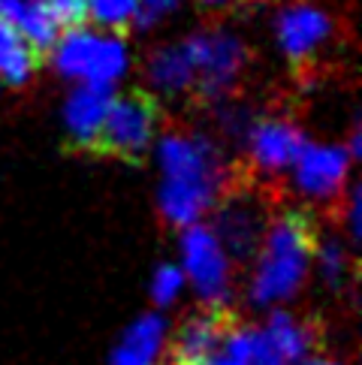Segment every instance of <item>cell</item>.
<instances>
[{"instance_id": "obj_18", "label": "cell", "mask_w": 362, "mask_h": 365, "mask_svg": "<svg viewBox=\"0 0 362 365\" xmlns=\"http://www.w3.org/2000/svg\"><path fill=\"white\" fill-rule=\"evenodd\" d=\"M224 354L229 359H236L239 365H284L281 354L275 347H272V341L266 338V332H257V329H232L227 335L224 341Z\"/></svg>"}, {"instance_id": "obj_7", "label": "cell", "mask_w": 362, "mask_h": 365, "mask_svg": "<svg viewBox=\"0 0 362 365\" xmlns=\"http://www.w3.org/2000/svg\"><path fill=\"white\" fill-rule=\"evenodd\" d=\"M239 326L236 314L224 305H212L202 314L190 317L178 326V332L172 338L170 359L175 365H209L212 356L224 347L227 335Z\"/></svg>"}, {"instance_id": "obj_20", "label": "cell", "mask_w": 362, "mask_h": 365, "mask_svg": "<svg viewBox=\"0 0 362 365\" xmlns=\"http://www.w3.org/2000/svg\"><path fill=\"white\" fill-rule=\"evenodd\" d=\"M46 6L51 12V19H55L61 36L70 31H82L90 21L88 0H46Z\"/></svg>"}, {"instance_id": "obj_22", "label": "cell", "mask_w": 362, "mask_h": 365, "mask_svg": "<svg viewBox=\"0 0 362 365\" xmlns=\"http://www.w3.org/2000/svg\"><path fill=\"white\" fill-rule=\"evenodd\" d=\"M178 6V0H139V9H136V19L133 24L139 28H151L157 19H163L170 9Z\"/></svg>"}, {"instance_id": "obj_8", "label": "cell", "mask_w": 362, "mask_h": 365, "mask_svg": "<svg viewBox=\"0 0 362 365\" xmlns=\"http://www.w3.org/2000/svg\"><path fill=\"white\" fill-rule=\"evenodd\" d=\"M275 34H278L284 55L293 63H302V61H311L317 55V48L329 40L332 19L311 4H296L278 16Z\"/></svg>"}, {"instance_id": "obj_16", "label": "cell", "mask_w": 362, "mask_h": 365, "mask_svg": "<svg viewBox=\"0 0 362 365\" xmlns=\"http://www.w3.org/2000/svg\"><path fill=\"white\" fill-rule=\"evenodd\" d=\"M163 341V320L160 317H145L139 320L130 332L124 335L121 347L115 350L112 365H151L157 356Z\"/></svg>"}, {"instance_id": "obj_3", "label": "cell", "mask_w": 362, "mask_h": 365, "mask_svg": "<svg viewBox=\"0 0 362 365\" xmlns=\"http://www.w3.org/2000/svg\"><path fill=\"white\" fill-rule=\"evenodd\" d=\"M160 124H163L160 100L142 88H130L124 94L112 97L85 154L100 160H121L127 166H142Z\"/></svg>"}, {"instance_id": "obj_9", "label": "cell", "mask_w": 362, "mask_h": 365, "mask_svg": "<svg viewBox=\"0 0 362 365\" xmlns=\"http://www.w3.org/2000/svg\"><path fill=\"white\" fill-rule=\"evenodd\" d=\"M185 266L205 299H217L227 290V254L209 227H193L185 232Z\"/></svg>"}, {"instance_id": "obj_21", "label": "cell", "mask_w": 362, "mask_h": 365, "mask_svg": "<svg viewBox=\"0 0 362 365\" xmlns=\"http://www.w3.org/2000/svg\"><path fill=\"white\" fill-rule=\"evenodd\" d=\"M317 257H320L323 278H326V284L332 287V290H338L341 275H344V254H341V247L335 242H329L326 247H317Z\"/></svg>"}, {"instance_id": "obj_6", "label": "cell", "mask_w": 362, "mask_h": 365, "mask_svg": "<svg viewBox=\"0 0 362 365\" xmlns=\"http://www.w3.org/2000/svg\"><path fill=\"white\" fill-rule=\"evenodd\" d=\"M187 55L197 70V82L193 88L202 97H217L236 82V76L244 63V46L227 31H212V34H197L193 40L185 43Z\"/></svg>"}, {"instance_id": "obj_17", "label": "cell", "mask_w": 362, "mask_h": 365, "mask_svg": "<svg viewBox=\"0 0 362 365\" xmlns=\"http://www.w3.org/2000/svg\"><path fill=\"white\" fill-rule=\"evenodd\" d=\"M12 21L19 24V31L28 36V40L33 43V48L40 51L43 58L61 40V31H58L55 19H51L46 0H21L19 9H16V16H12Z\"/></svg>"}, {"instance_id": "obj_12", "label": "cell", "mask_w": 362, "mask_h": 365, "mask_svg": "<svg viewBox=\"0 0 362 365\" xmlns=\"http://www.w3.org/2000/svg\"><path fill=\"white\" fill-rule=\"evenodd\" d=\"M302 148H305L302 130L287 121H266L254 130V139H251L254 160L260 169H266V173L287 169L290 163H296Z\"/></svg>"}, {"instance_id": "obj_10", "label": "cell", "mask_w": 362, "mask_h": 365, "mask_svg": "<svg viewBox=\"0 0 362 365\" xmlns=\"http://www.w3.org/2000/svg\"><path fill=\"white\" fill-rule=\"evenodd\" d=\"M351 169V154L344 148H302L296 158V181L305 193H311L317 200H329L341 190V181Z\"/></svg>"}, {"instance_id": "obj_1", "label": "cell", "mask_w": 362, "mask_h": 365, "mask_svg": "<svg viewBox=\"0 0 362 365\" xmlns=\"http://www.w3.org/2000/svg\"><path fill=\"white\" fill-rule=\"evenodd\" d=\"M317 220L305 208L284 212L263 236V254L251 281V299L272 305L293 296L317 257Z\"/></svg>"}, {"instance_id": "obj_2", "label": "cell", "mask_w": 362, "mask_h": 365, "mask_svg": "<svg viewBox=\"0 0 362 365\" xmlns=\"http://www.w3.org/2000/svg\"><path fill=\"white\" fill-rule=\"evenodd\" d=\"M160 158L166 169V181L160 190L163 212L175 224H193L221 193L214 151L202 139L166 136Z\"/></svg>"}, {"instance_id": "obj_11", "label": "cell", "mask_w": 362, "mask_h": 365, "mask_svg": "<svg viewBox=\"0 0 362 365\" xmlns=\"http://www.w3.org/2000/svg\"><path fill=\"white\" fill-rule=\"evenodd\" d=\"M112 97H115L112 82H85L82 88L73 91L67 103V133L73 151H88Z\"/></svg>"}, {"instance_id": "obj_24", "label": "cell", "mask_w": 362, "mask_h": 365, "mask_svg": "<svg viewBox=\"0 0 362 365\" xmlns=\"http://www.w3.org/2000/svg\"><path fill=\"white\" fill-rule=\"evenodd\" d=\"M202 6H224V4H229V0H200Z\"/></svg>"}, {"instance_id": "obj_14", "label": "cell", "mask_w": 362, "mask_h": 365, "mask_svg": "<svg viewBox=\"0 0 362 365\" xmlns=\"http://www.w3.org/2000/svg\"><path fill=\"white\" fill-rule=\"evenodd\" d=\"M266 338L281 354L284 362H299L311 354V350L320 347L317 323L314 320H296L290 314H284V311H278V314L269 320Z\"/></svg>"}, {"instance_id": "obj_4", "label": "cell", "mask_w": 362, "mask_h": 365, "mask_svg": "<svg viewBox=\"0 0 362 365\" xmlns=\"http://www.w3.org/2000/svg\"><path fill=\"white\" fill-rule=\"evenodd\" d=\"M51 51L58 70L82 82H115L127 67V48L118 36H97L88 28L63 34Z\"/></svg>"}, {"instance_id": "obj_23", "label": "cell", "mask_w": 362, "mask_h": 365, "mask_svg": "<svg viewBox=\"0 0 362 365\" xmlns=\"http://www.w3.org/2000/svg\"><path fill=\"white\" fill-rule=\"evenodd\" d=\"M178 290H181V272L172 266H163L157 278H154V299L157 302H172Z\"/></svg>"}, {"instance_id": "obj_19", "label": "cell", "mask_w": 362, "mask_h": 365, "mask_svg": "<svg viewBox=\"0 0 362 365\" xmlns=\"http://www.w3.org/2000/svg\"><path fill=\"white\" fill-rule=\"evenodd\" d=\"M139 9V0H88L90 21H97L100 28L124 34L133 24Z\"/></svg>"}, {"instance_id": "obj_15", "label": "cell", "mask_w": 362, "mask_h": 365, "mask_svg": "<svg viewBox=\"0 0 362 365\" xmlns=\"http://www.w3.org/2000/svg\"><path fill=\"white\" fill-rule=\"evenodd\" d=\"M151 70V82L170 91V94H181V91H190L197 82V70H193V61L187 55V46H175V48H163L151 58L148 63Z\"/></svg>"}, {"instance_id": "obj_5", "label": "cell", "mask_w": 362, "mask_h": 365, "mask_svg": "<svg viewBox=\"0 0 362 365\" xmlns=\"http://www.w3.org/2000/svg\"><path fill=\"white\" fill-rule=\"evenodd\" d=\"M214 239L221 242L224 254L236 259H251L257 245L266 236V208L260 197L242 185H232L229 190L217 193V220H214Z\"/></svg>"}, {"instance_id": "obj_13", "label": "cell", "mask_w": 362, "mask_h": 365, "mask_svg": "<svg viewBox=\"0 0 362 365\" xmlns=\"http://www.w3.org/2000/svg\"><path fill=\"white\" fill-rule=\"evenodd\" d=\"M43 63L46 58L19 31V24L0 16V79L9 88H21Z\"/></svg>"}, {"instance_id": "obj_25", "label": "cell", "mask_w": 362, "mask_h": 365, "mask_svg": "<svg viewBox=\"0 0 362 365\" xmlns=\"http://www.w3.org/2000/svg\"><path fill=\"white\" fill-rule=\"evenodd\" d=\"M308 365H338V362H308Z\"/></svg>"}, {"instance_id": "obj_26", "label": "cell", "mask_w": 362, "mask_h": 365, "mask_svg": "<svg viewBox=\"0 0 362 365\" xmlns=\"http://www.w3.org/2000/svg\"><path fill=\"white\" fill-rule=\"evenodd\" d=\"M166 365H175V362H172V359H166Z\"/></svg>"}]
</instances>
